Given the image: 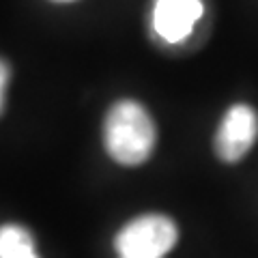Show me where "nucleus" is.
<instances>
[{
	"instance_id": "nucleus-1",
	"label": "nucleus",
	"mask_w": 258,
	"mask_h": 258,
	"mask_svg": "<svg viewBox=\"0 0 258 258\" xmlns=\"http://www.w3.org/2000/svg\"><path fill=\"white\" fill-rule=\"evenodd\" d=\"M157 140V129L142 103L120 99L108 110L103 123V144L108 155L123 166L144 164Z\"/></svg>"
},
{
	"instance_id": "nucleus-2",
	"label": "nucleus",
	"mask_w": 258,
	"mask_h": 258,
	"mask_svg": "<svg viewBox=\"0 0 258 258\" xmlns=\"http://www.w3.org/2000/svg\"><path fill=\"white\" fill-rule=\"evenodd\" d=\"M179 241V228L170 217L147 213L127 222L114 237V249L123 258H164Z\"/></svg>"
},
{
	"instance_id": "nucleus-3",
	"label": "nucleus",
	"mask_w": 258,
	"mask_h": 258,
	"mask_svg": "<svg viewBox=\"0 0 258 258\" xmlns=\"http://www.w3.org/2000/svg\"><path fill=\"white\" fill-rule=\"evenodd\" d=\"M258 138V114L247 103H235L224 114L215 134V153L226 164L243 159Z\"/></svg>"
},
{
	"instance_id": "nucleus-4",
	"label": "nucleus",
	"mask_w": 258,
	"mask_h": 258,
	"mask_svg": "<svg viewBox=\"0 0 258 258\" xmlns=\"http://www.w3.org/2000/svg\"><path fill=\"white\" fill-rule=\"evenodd\" d=\"M203 11V0H155L153 28L166 43H181L191 35Z\"/></svg>"
},
{
	"instance_id": "nucleus-5",
	"label": "nucleus",
	"mask_w": 258,
	"mask_h": 258,
	"mask_svg": "<svg viewBox=\"0 0 258 258\" xmlns=\"http://www.w3.org/2000/svg\"><path fill=\"white\" fill-rule=\"evenodd\" d=\"M0 258H39L32 235L24 226H0Z\"/></svg>"
},
{
	"instance_id": "nucleus-6",
	"label": "nucleus",
	"mask_w": 258,
	"mask_h": 258,
	"mask_svg": "<svg viewBox=\"0 0 258 258\" xmlns=\"http://www.w3.org/2000/svg\"><path fill=\"white\" fill-rule=\"evenodd\" d=\"M9 64H7L3 58H0V112L5 108V91H7V82H9Z\"/></svg>"
},
{
	"instance_id": "nucleus-7",
	"label": "nucleus",
	"mask_w": 258,
	"mask_h": 258,
	"mask_svg": "<svg viewBox=\"0 0 258 258\" xmlns=\"http://www.w3.org/2000/svg\"><path fill=\"white\" fill-rule=\"evenodd\" d=\"M58 3H60V0H58ZM62 3H67V0H62Z\"/></svg>"
},
{
	"instance_id": "nucleus-8",
	"label": "nucleus",
	"mask_w": 258,
	"mask_h": 258,
	"mask_svg": "<svg viewBox=\"0 0 258 258\" xmlns=\"http://www.w3.org/2000/svg\"><path fill=\"white\" fill-rule=\"evenodd\" d=\"M118 258H123V256H118Z\"/></svg>"
}]
</instances>
